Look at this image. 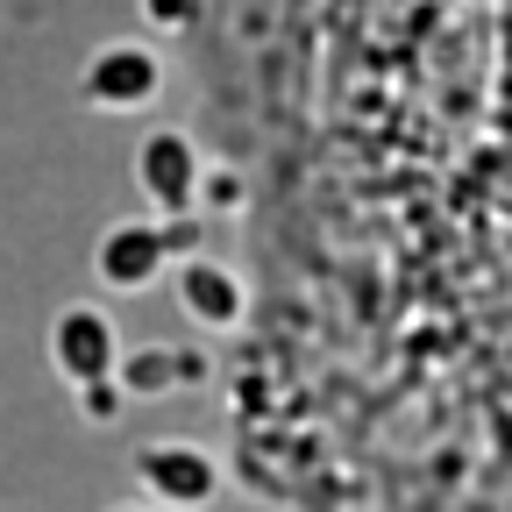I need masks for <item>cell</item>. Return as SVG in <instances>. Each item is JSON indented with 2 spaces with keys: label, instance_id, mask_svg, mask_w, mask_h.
<instances>
[{
  "label": "cell",
  "instance_id": "7",
  "mask_svg": "<svg viewBox=\"0 0 512 512\" xmlns=\"http://www.w3.org/2000/svg\"><path fill=\"white\" fill-rule=\"evenodd\" d=\"M114 377H121L128 399H164L178 384V349H121Z\"/></svg>",
  "mask_w": 512,
  "mask_h": 512
},
{
  "label": "cell",
  "instance_id": "2",
  "mask_svg": "<svg viewBox=\"0 0 512 512\" xmlns=\"http://www.w3.org/2000/svg\"><path fill=\"white\" fill-rule=\"evenodd\" d=\"M50 363L64 384H86V377H114L121 363V335H114V313L107 306H64L50 320Z\"/></svg>",
  "mask_w": 512,
  "mask_h": 512
},
{
  "label": "cell",
  "instance_id": "1",
  "mask_svg": "<svg viewBox=\"0 0 512 512\" xmlns=\"http://www.w3.org/2000/svg\"><path fill=\"white\" fill-rule=\"evenodd\" d=\"M136 484H143L150 505L192 512V505H207L221 491V463L200 441H150V448H136Z\"/></svg>",
  "mask_w": 512,
  "mask_h": 512
},
{
  "label": "cell",
  "instance_id": "10",
  "mask_svg": "<svg viewBox=\"0 0 512 512\" xmlns=\"http://www.w3.org/2000/svg\"><path fill=\"white\" fill-rule=\"evenodd\" d=\"M200 200H207V207H242V178H235V171H207V178H200Z\"/></svg>",
  "mask_w": 512,
  "mask_h": 512
},
{
  "label": "cell",
  "instance_id": "5",
  "mask_svg": "<svg viewBox=\"0 0 512 512\" xmlns=\"http://www.w3.org/2000/svg\"><path fill=\"white\" fill-rule=\"evenodd\" d=\"M143 192L164 207V214H185V200L200 192V157H192V143L185 136H150L143 143Z\"/></svg>",
  "mask_w": 512,
  "mask_h": 512
},
{
  "label": "cell",
  "instance_id": "9",
  "mask_svg": "<svg viewBox=\"0 0 512 512\" xmlns=\"http://www.w3.org/2000/svg\"><path fill=\"white\" fill-rule=\"evenodd\" d=\"M157 242H164V256H185V264H192V256H200V221H185V214H178V221L157 228Z\"/></svg>",
  "mask_w": 512,
  "mask_h": 512
},
{
  "label": "cell",
  "instance_id": "8",
  "mask_svg": "<svg viewBox=\"0 0 512 512\" xmlns=\"http://www.w3.org/2000/svg\"><path fill=\"white\" fill-rule=\"evenodd\" d=\"M72 392H79V420H86V427H114V420L128 413L121 377H86V384H72Z\"/></svg>",
  "mask_w": 512,
  "mask_h": 512
},
{
  "label": "cell",
  "instance_id": "3",
  "mask_svg": "<svg viewBox=\"0 0 512 512\" xmlns=\"http://www.w3.org/2000/svg\"><path fill=\"white\" fill-rule=\"evenodd\" d=\"M93 264H100V285H114V292H143V285L164 278V242H157L150 221H121V228H107V242H100Z\"/></svg>",
  "mask_w": 512,
  "mask_h": 512
},
{
  "label": "cell",
  "instance_id": "4",
  "mask_svg": "<svg viewBox=\"0 0 512 512\" xmlns=\"http://www.w3.org/2000/svg\"><path fill=\"white\" fill-rule=\"evenodd\" d=\"M178 306L200 320V328H235L242 320V278L228 264H214V256H192L178 271Z\"/></svg>",
  "mask_w": 512,
  "mask_h": 512
},
{
  "label": "cell",
  "instance_id": "13",
  "mask_svg": "<svg viewBox=\"0 0 512 512\" xmlns=\"http://www.w3.org/2000/svg\"><path fill=\"white\" fill-rule=\"evenodd\" d=\"M107 512H164V505H150V498H143V505H107Z\"/></svg>",
  "mask_w": 512,
  "mask_h": 512
},
{
  "label": "cell",
  "instance_id": "12",
  "mask_svg": "<svg viewBox=\"0 0 512 512\" xmlns=\"http://www.w3.org/2000/svg\"><path fill=\"white\" fill-rule=\"evenodd\" d=\"M207 377V356L200 349H178V384H200Z\"/></svg>",
  "mask_w": 512,
  "mask_h": 512
},
{
  "label": "cell",
  "instance_id": "11",
  "mask_svg": "<svg viewBox=\"0 0 512 512\" xmlns=\"http://www.w3.org/2000/svg\"><path fill=\"white\" fill-rule=\"evenodd\" d=\"M150 22H164V29L171 22H192V0H150Z\"/></svg>",
  "mask_w": 512,
  "mask_h": 512
},
{
  "label": "cell",
  "instance_id": "6",
  "mask_svg": "<svg viewBox=\"0 0 512 512\" xmlns=\"http://www.w3.org/2000/svg\"><path fill=\"white\" fill-rule=\"evenodd\" d=\"M150 86H157V57H150V50H128V43H121V50H107V57L93 64V93H100V100H143Z\"/></svg>",
  "mask_w": 512,
  "mask_h": 512
}]
</instances>
